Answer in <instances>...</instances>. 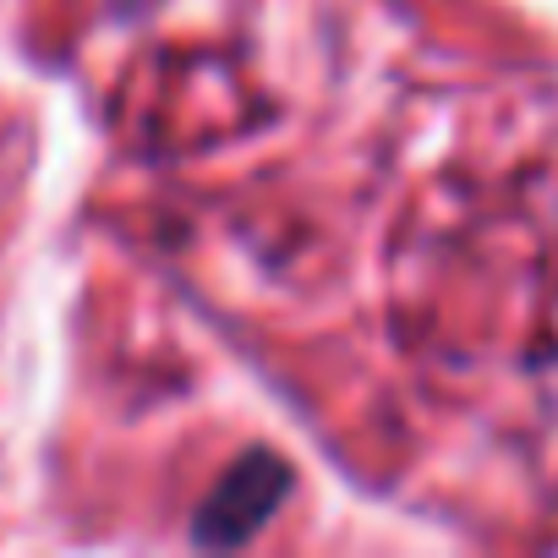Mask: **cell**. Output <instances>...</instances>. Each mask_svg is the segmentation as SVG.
I'll list each match as a JSON object with an SVG mask.
<instances>
[{
	"instance_id": "6da1fadb",
	"label": "cell",
	"mask_w": 558,
	"mask_h": 558,
	"mask_svg": "<svg viewBox=\"0 0 558 558\" xmlns=\"http://www.w3.org/2000/svg\"><path fill=\"white\" fill-rule=\"evenodd\" d=\"M286 487H291L286 460H279V454H246V460L214 487V498L203 504V514H197V542H214V547L246 542V536L274 514V504L286 498Z\"/></svg>"
}]
</instances>
